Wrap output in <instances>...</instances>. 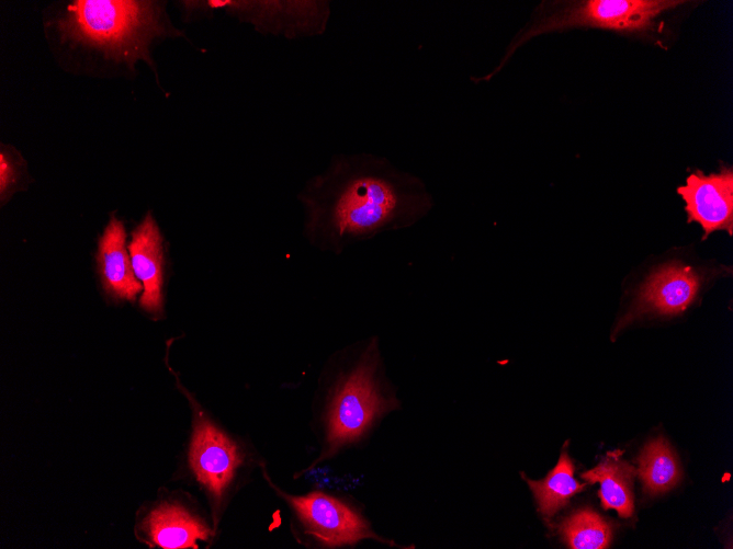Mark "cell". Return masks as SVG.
Here are the masks:
<instances>
[{"label": "cell", "instance_id": "obj_13", "mask_svg": "<svg viewBox=\"0 0 733 549\" xmlns=\"http://www.w3.org/2000/svg\"><path fill=\"white\" fill-rule=\"evenodd\" d=\"M633 473L630 465L611 454L582 477L589 483H600L599 496L604 508H614L620 516L630 517L633 513Z\"/></svg>", "mask_w": 733, "mask_h": 549}, {"label": "cell", "instance_id": "obj_17", "mask_svg": "<svg viewBox=\"0 0 733 549\" xmlns=\"http://www.w3.org/2000/svg\"><path fill=\"white\" fill-rule=\"evenodd\" d=\"M20 176L19 162L14 156L1 150L0 153V192L1 198H5L13 191Z\"/></svg>", "mask_w": 733, "mask_h": 549}, {"label": "cell", "instance_id": "obj_15", "mask_svg": "<svg viewBox=\"0 0 733 549\" xmlns=\"http://www.w3.org/2000/svg\"><path fill=\"white\" fill-rule=\"evenodd\" d=\"M639 477L646 493L654 495L673 488L681 472L667 442L659 437L649 443L639 458Z\"/></svg>", "mask_w": 733, "mask_h": 549}, {"label": "cell", "instance_id": "obj_10", "mask_svg": "<svg viewBox=\"0 0 733 549\" xmlns=\"http://www.w3.org/2000/svg\"><path fill=\"white\" fill-rule=\"evenodd\" d=\"M128 250L134 273L144 286L139 305L159 314L163 307L165 250L163 238L150 213L133 230Z\"/></svg>", "mask_w": 733, "mask_h": 549}, {"label": "cell", "instance_id": "obj_9", "mask_svg": "<svg viewBox=\"0 0 733 549\" xmlns=\"http://www.w3.org/2000/svg\"><path fill=\"white\" fill-rule=\"evenodd\" d=\"M241 459L236 445L207 422L198 424L190 447V465L196 479L219 497Z\"/></svg>", "mask_w": 733, "mask_h": 549}, {"label": "cell", "instance_id": "obj_8", "mask_svg": "<svg viewBox=\"0 0 733 549\" xmlns=\"http://www.w3.org/2000/svg\"><path fill=\"white\" fill-rule=\"evenodd\" d=\"M702 274L679 261L668 262L646 278L641 286L634 308L625 320L643 312L675 316L685 311L697 297Z\"/></svg>", "mask_w": 733, "mask_h": 549}, {"label": "cell", "instance_id": "obj_14", "mask_svg": "<svg viewBox=\"0 0 733 549\" xmlns=\"http://www.w3.org/2000/svg\"><path fill=\"white\" fill-rule=\"evenodd\" d=\"M525 479L533 492L540 512L545 517L553 516L584 487L575 480L574 466L565 450L561 454L557 465L543 480Z\"/></svg>", "mask_w": 733, "mask_h": 549}, {"label": "cell", "instance_id": "obj_1", "mask_svg": "<svg viewBox=\"0 0 733 549\" xmlns=\"http://www.w3.org/2000/svg\"><path fill=\"white\" fill-rule=\"evenodd\" d=\"M296 198L305 240L336 255L382 233L410 228L433 207L419 176L369 152L335 155Z\"/></svg>", "mask_w": 733, "mask_h": 549}, {"label": "cell", "instance_id": "obj_7", "mask_svg": "<svg viewBox=\"0 0 733 549\" xmlns=\"http://www.w3.org/2000/svg\"><path fill=\"white\" fill-rule=\"evenodd\" d=\"M677 193L685 202L688 222H697L703 231L702 240L714 231L733 233V171L724 168L720 172L704 174L698 170L690 173Z\"/></svg>", "mask_w": 733, "mask_h": 549}, {"label": "cell", "instance_id": "obj_5", "mask_svg": "<svg viewBox=\"0 0 733 549\" xmlns=\"http://www.w3.org/2000/svg\"><path fill=\"white\" fill-rule=\"evenodd\" d=\"M180 5L188 19L223 10L261 34L287 39L323 35L331 15L328 0H208L182 1Z\"/></svg>", "mask_w": 733, "mask_h": 549}, {"label": "cell", "instance_id": "obj_12", "mask_svg": "<svg viewBox=\"0 0 733 549\" xmlns=\"http://www.w3.org/2000/svg\"><path fill=\"white\" fill-rule=\"evenodd\" d=\"M153 541L165 549L198 548L210 536L207 527L179 505L163 504L147 521Z\"/></svg>", "mask_w": 733, "mask_h": 549}, {"label": "cell", "instance_id": "obj_2", "mask_svg": "<svg viewBox=\"0 0 733 549\" xmlns=\"http://www.w3.org/2000/svg\"><path fill=\"white\" fill-rule=\"evenodd\" d=\"M63 38L101 50L134 65L150 62L148 46L156 37L183 36L172 26L163 5L155 1L78 0L57 21Z\"/></svg>", "mask_w": 733, "mask_h": 549}, {"label": "cell", "instance_id": "obj_6", "mask_svg": "<svg viewBox=\"0 0 733 549\" xmlns=\"http://www.w3.org/2000/svg\"><path fill=\"white\" fill-rule=\"evenodd\" d=\"M294 508L305 530L328 547L353 545L361 539L383 541L347 504L323 492L291 495L275 489Z\"/></svg>", "mask_w": 733, "mask_h": 549}, {"label": "cell", "instance_id": "obj_11", "mask_svg": "<svg viewBox=\"0 0 733 549\" xmlns=\"http://www.w3.org/2000/svg\"><path fill=\"white\" fill-rule=\"evenodd\" d=\"M125 241L123 222L111 216L98 243V271L106 294L117 299L135 300L144 286L134 273Z\"/></svg>", "mask_w": 733, "mask_h": 549}, {"label": "cell", "instance_id": "obj_3", "mask_svg": "<svg viewBox=\"0 0 733 549\" xmlns=\"http://www.w3.org/2000/svg\"><path fill=\"white\" fill-rule=\"evenodd\" d=\"M685 3L678 0H587L542 2L532 19L511 39L498 66L475 82L492 79L516 50L530 39L546 33L574 27H593L619 33H645L655 28L666 11Z\"/></svg>", "mask_w": 733, "mask_h": 549}, {"label": "cell", "instance_id": "obj_16", "mask_svg": "<svg viewBox=\"0 0 733 549\" xmlns=\"http://www.w3.org/2000/svg\"><path fill=\"white\" fill-rule=\"evenodd\" d=\"M561 533L573 549H604L611 540L610 525L590 510L571 515L562 524Z\"/></svg>", "mask_w": 733, "mask_h": 549}, {"label": "cell", "instance_id": "obj_4", "mask_svg": "<svg viewBox=\"0 0 733 549\" xmlns=\"http://www.w3.org/2000/svg\"><path fill=\"white\" fill-rule=\"evenodd\" d=\"M379 364L377 344L373 339L335 387L328 412L327 448L316 462L359 438L375 418L395 408V399L383 394L380 387Z\"/></svg>", "mask_w": 733, "mask_h": 549}]
</instances>
